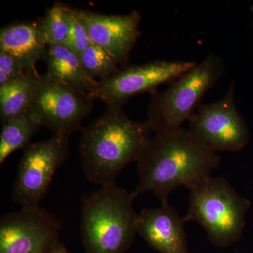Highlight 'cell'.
<instances>
[{"instance_id":"cell-1","label":"cell","mask_w":253,"mask_h":253,"mask_svg":"<svg viewBox=\"0 0 253 253\" xmlns=\"http://www.w3.org/2000/svg\"><path fill=\"white\" fill-rule=\"evenodd\" d=\"M138 163L134 198L151 191L168 202L179 186L190 189L219 168L220 158L182 127L156 133L146 142Z\"/></svg>"},{"instance_id":"cell-2","label":"cell","mask_w":253,"mask_h":253,"mask_svg":"<svg viewBox=\"0 0 253 253\" xmlns=\"http://www.w3.org/2000/svg\"><path fill=\"white\" fill-rule=\"evenodd\" d=\"M81 130L83 172L88 180L101 187L115 184L125 167L137 162L153 132L146 122L129 119L123 107H108Z\"/></svg>"},{"instance_id":"cell-3","label":"cell","mask_w":253,"mask_h":253,"mask_svg":"<svg viewBox=\"0 0 253 253\" xmlns=\"http://www.w3.org/2000/svg\"><path fill=\"white\" fill-rule=\"evenodd\" d=\"M134 199L132 193L113 184L84 200L81 234L89 253H121L130 244L138 233Z\"/></svg>"},{"instance_id":"cell-4","label":"cell","mask_w":253,"mask_h":253,"mask_svg":"<svg viewBox=\"0 0 253 253\" xmlns=\"http://www.w3.org/2000/svg\"><path fill=\"white\" fill-rule=\"evenodd\" d=\"M225 73L223 60L211 54L170 83L167 89L151 93L146 121L153 132L172 130L189 121L210 89Z\"/></svg>"},{"instance_id":"cell-5","label":"cell","mask_w":253,"mask_h":253,"mask_svg":"<svg viewBox=\"0 0 253 253\" xmlns=\"http://www.w3.org/2000/svg\"><path fill=\"white\" fill-rule=\"evenodd\" d=\"M189 191L185 222L199 223L217 246H229L241 238L250 202L226 179L209 176Z\"/></svg>"},{"instance_id":"cell-6","label":"cell","mask_w":253,"mask_h":253,"mask_svg":"<svg viewBox=\"0 0 253 253\" xmlns=\"http://www.w3.org/2000/svg\"><path fill=\"white\" fill-rule=\"evenodd\" d=\"M69 137L54 134L23 149L13 187L14 201L21 208L38 206L44 197L55 173L67 158Z\"/></svg>"},{"instance_id":"cell-7","label":"cell","mask_w":253,"mask_h":253,"mask_svg":"<svg viewBox=\"0 0 253 253\" xmlns=\"http://www.w3.org/2000/svg\"><path fill=\"white\" fill-rule=\"evenodd\" d=\"M234 95L235 84L233 83L222 99L200 105L189 120V132L214 152L239 151L250 140L249 126L238 111Z\"/></svg>"},{"instance_id":"cell-8","label":"cell","mask_w":253,"mask_h":253,"mask_svg":"<svg viewBox=\"0 0 253 253\" xmlns=\"http://www.w3.org/2000/svg\"><path fill=\"white\" fill-rule=\"evenodd\" d=\"M196 64L194 61H155L127 65L110 77L98 81L91 98L101 100L108 107H123L132 96L156 91L157 86L172 83Z\"/></svg>"},{"instance_id":"cell-9","label":"cell","mask_w":253,"mask_h":253,"mask_svg":"<svg viewBox=\"0 0 253 253\" xmlns=\"http://www.w3.org/2000/svg\"><path fill=\"white\" fill-rule=\"evenodd\" d=\"M93 101L90 96L63 85L45 73L40 79L31 109L42 126L54 134L70 136L91 113Z\"/></svg>"},{"instance_id":"cell-10","label":"cell","mask_w":253,"mask_h":253,"mask_svg":"<svg viewBox=\"0 0 253 253\" xmlns=\"http://www.w3.org/2000/svg\"><path fill=\"white\" fill-rule=\"evenodd\" d=\"M61 224L45 209L26 206L0 221V253H49L56 249Z\"/></svg>"},{"instance_id":"cell-11","label":"cell","mask_w":253,"mask_h":253,"mask_svg":"<svg viewBox=\"0 0 253 253\" xmlns=\"http://www.w3.org/2000/svg\"><path fill=\"white\" fill-rule=\"evenodd\" d=\"M76 12L91 43L112 55L121 68L129 65V55L141 35L139 11L134 10L127 14L109 15L76 9Z\"/></svg>"},{"instance_id":"cell-12","label":"cell","mask_w":253,"mask_h":253,"mask_svg":"<svg viewBox=\"0 0 253 253\" xmlns=\"http://www.w3.org/2000/svg\"><path fill=\"white\" fill-rule=\"evenodd\" d=\"M184 217L168 202L138 214V233L162 253H187Z\"/></svg>"},{"instance_id":"cell-13","label":"cell","mask_w":253,"mask_h":253,"mask_svg":"<svg viewBox=\"0 0 253 253\" xmlns=\"http://www.w3.org/2000/svg\"><path fill=\"white\" fill-rule=\"evenodd\" d=\"M40 20L10 23L0 31V51L11 55L26 70L36 69L48 49Z\"/></svg>"},{"instance_id":"cell-14","label":"cell","mask_w":253,"mask_h":253,"mask_svg":"<svg viewBox=\"0 0 253 253\" xmlns=\"http://www.w3.org/2000/svg\"><path fill=\"white\" fill-rule=\"evenodd\" d=\"M44 60L46 75L63 85L91 98L98 81L87 74L79 56L74 51L64 45H49Z\"/></svg>"},{"instance_id":"cell-15","label":"cell","mask_w":253,"mask_h":253,"mask_svg":"<svg viewBox=\"0 0 253 253\" xmlns=\"http://www.w3.org/2000/svg\"><path fill=\"white\" fill-rule=\"evenodd\" d=\"M41 76L30 69L18 79L0 86V118L1 123L31 109Z\"/></svg>"},{"instance_id":"cell-16","label":"cell","mask_w":253,"mask_h":253,"mask_svg":"<svg viewBox=\"0 0 253 253\" xmlns=\"http://www.w3.org/2000/svg\"><path fill=\"white\" fill-rule=\"evenodd\" d=\"M41 126L31 109L3 123L0 134V164H4L13 152L24 149L31 143V138Z\"/></svg>"},{"instance_id":"cell-17","label":"cell","mask_w":253,"mask_h":253,"mask_svg":"<svg viewBox=\"0 0 253 253\" xmlns=\"http://www.w3.org/2000/svg\"><path fill=\"white\" fill-rule=\"evenodd\" d=\"M48 45H65L69 33L68 5L56 1L40 20Z\"/></svg>"},{"instance_id":"cell-18","label":"cell","mask_w":253,"mask_h":253,"mask_svg":"<svg viewBox=\"0 0 253 253\" xmlns=\"http://www.w3.org/2000/svg\"><path fill=\"white\" fill-rule=\"evenodd\" d=\"M87 74L93 79H106L120 69L117 60L101 46L91 44L78 55Z\"/></svg>"},{"instance_id":"cell-19","label":"cell","mask_w":253,"mask_h":253,"mask_svg":"<svg viewBox=\"0 0 253 253\" xmlns=\"http://www.w3.org/2000/svg\"><path fill=\"white\" fill-rule=\"evenodd\" d=\"M69 33L66 44L70 49L79 55L92 43L88 36L85 28L76 14V9L68 6Z\"/></svg>"},{"instance_id":"cell-20","label":"cell","mask_w":253,"mask_h":253,"mask_svg":"<svg viewBox=\"0 0 253 253\" xmlns=\"http://www.w3.org/2000/svg\"><path fill=\"white\" fill-rule=\"evenodd\" d=\"M27 70L11 55L0 51V86L18 79Z\"/></svg>"},{"instance_id":"cell-21","label":"cell","mask_w":253,"mask_h":253,"mask_svg":"<svg viewBox=\"0 0 253 253\" xmlns=\"http://www.w3.org/2000/svg\"><path fill=\"white\" fill-rule=\"evenodd\" d=\"M49 253H66V252L63 248H59V246H58V248H56V249L53 250V251Z\"/></svg>"},{"instance_id":"cell-22","label":"cell","mask_w":253,"mask_h":253,"mask_svg":"<svg viewBox=\"0 0 253 253\" xmlns=\"http://www.w3.org/2000/svg\"><path fill=\"white\" fill-rule=\"evenodd\" d=\"M251 11H252V13H253V5L252 6H251Z\"/></svg>"}]
</instances>
